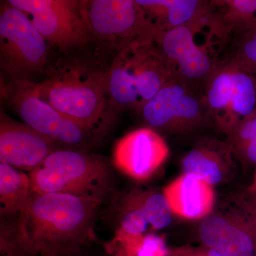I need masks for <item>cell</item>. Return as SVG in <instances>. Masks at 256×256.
I'll return each mask as SVG.
<instances>
[{
  "label": "cell",
  "mask_w": 256,
  "mask_h": 256,
  "mask_svg": "<svg viewBox=\"0 0 256 256\" xmlns=\"http://www.w3.org/2000/svg\"><path fill=\"white\" fill-rule=\"evenodd\" d=\"M198 236L204 246L224 256H256V220L212 214L202 220Z\"/></svg>",
  "instance_id": "cell-14"
},
{
  "label": "cell",
  "mask_w": 256,
  "mask_h": 256,
  "mask_svg": "<svg viewBox=\"0 0 256 256\" xmlns=\"http://www.w3.org/2000/svg\"><path fill=\"white\" fill-rule=\"evenodd\" d=\"M82 8L92 34L118 52L138 40H152L150 25L137 1H82Z\"/></svg>",
  "instance_id": "cell-11"
},
{
  "label": "cell",
  "mask_w": 256,
  "mask_h": 256,
  "mask_svg": "<svg viewBox=\"0 0 256 256\" xmlns=\"http://www.w3.org/2000/svg\"><path fill=\"white\" fill-rule=\"evenodd\" d=\"M212 13L226 40L234 32L242 34L256 28V0L210 1Z\"/></svg>",
  "instance_id": "cell-19"
},
{
  "label": "cell",
  "mask_w": 256,
  "mask_h": 256,
  "mask_svg": "<svg viewBox=\"0 0 256 256\" xmlns=\"http://www.w3.org/2000/svg\"><path fill=\"white\" fill-rule=\"evenodd\" d=\"M31 190L106 201L114 193L112 172L105 158L75 150H57L28 174Z\"/></svg>",
  "instance_id": "cell-3"
},
{
  "label": "cell",
  "mask_w": 256,
  "mask_h": 256,
  "mask_svg": "<svg viewBox=\"0 0 256 256\" xmlns=\"http://www.w3.org/2000/svg\"><path fill=\"white\" fill-rule=\"evenodd\" d=\"M118 210V227L116 232L144 235L150 228H166L172 220V212L164 194L133 191L121 200Z\"/></svg>",
  "instance_id": "cell-15"
},
{
  "label": "cell",
  "mask_w": 256,
  "mask_h": 256,
  "mask_svg": "<svg viewBox=\"0 0 256 256\" xmlns=\"http://www.w3.org/2000/svg\"><path fill=\"white\" fill-rule=\"evenodd\" d=\"M10 104L28 126L57 142L88 146L98 131L85 127L42 100L30 80L12 82Z\"/></svg>",
  "instance_id": "cell-10"
},
{
  "label": "cell",
  "mask_w": 256,
  "mask_h": 256,
  "mask_svg": "<svg viewBox=\"0 0 256 256\" xmlns=\"http://www.w3.org/2000/svg\"><path fill=\"white\" fill-rule=\"evenodd\" d=\"M173 215L188 220H203L215 205L214 186L201 180L183 174L163 190Z\"/></svg>",
  "instance_id": "cell-17"
},
{
  "label": "cell",
  "mask_w": 256,
  "mask_h": 256,
  "mask_svg": "<svg viewBox=\"0 0 256 256\" xmlns=\"http://www.w3.org/2000/svg\"><path fill=\"white\" fill-rule=\"evenodd\" d=\"M60 144L26 124H18L1 114L0 162L31 172Z\"/></svg>",
  "instance_id": "cell-13"
},
{
  "label": "cell",
  "mask_w": 256,
  "mask_h": 256,
  "mask_svg": "<svg viewBox=\"0 0 256 256\" xmlns=\"http://www.w3.org/2000/svg\"><path fill=\"white\" fill-rule=\"evenodd\" d=\"M169 256H224L210 248L185 245L170 250Z\"/></svg>",
  "instance_id": "cell-24"
},
{
  "label": "cell",
  "mask_w": 256,
  "mask_h": 256,
  "mask_svg": "<svg viewBox=\"0 0 256 256\" xmlns=\"http://www.w3.org/2000/svg\"><path fill=\"white\" fill-rule=\"evenodd\" d=\"M232 58L244 72L256 77V28L240 34Z\"/></svg>",
  "instance_id": "cell-22"
},
{
  "label": "cell",
  "mask_w": 256,
  "mask_h": 256,
  "mask_svg": "<svg viewBox=\"0 0 256 256\" xmlns=\"http://www.w3.org/2000/svg\"><path fill=\"white\" fill-rule=\"evenodd\" d=\"M234 156L248 163H256V112L244 120L227 142Z\"/></svg>",
  "instance_id": "cell-21"
},
{
  "label": "cell",
  "mask_w": 256,
  "mask_h": 256,
  "mask_svg": "<svg viewBox=\"0 0 256 256\" xmlns=\"http://www.w3.org/2000/svg\"><path fill=\"white\" fill-rule=\"evenodd\" d=\"M164 240L154 234H144L136 256H169Z\"/></svg>",
  "instance_id": "cell-23"
},
{
  "label": "cell",
  "mask_w": 256,
  "mask_h": 256,
  "mask_svg": "<svg viewBox=\"0 0 256 256\" xmlns=\"http://www.w3.org/2000/svg\"><path fill=\"white\" fill-rule=\"evenodd\" d=\"M8 2L26 14L46 42L60 50L84 46L92 34L82 1L10 0Z\"/></svg>",
  "instance_id": "cell-8"
},
{
  "label": "cell",
  "mask_w": 256,
  "mask_h": 256,
  "mask_svg": "<svg viewBox=\"0 0 256 256\" xmlns=\"http://www.w3.org/2000/svg\"><path fill=\"white\" fill-rule=\"evenodd\" d=\"M30 176L20 170L0 163V208L3 216L20 215L31 194Z\"/></svg>",
  "instance_id": "cell-20"
},
{
  "label": "cell",
  "mask_w": 256,
  "mask_h": 256,
  "mask_svg": "<svg viewBox=\"0 0 256 256\" xmlns=\"http://www.w3.org/2000/svg\"><path fill=\"white\" fill-rule=\"evenodd\" d=\"M173 78L152 40H140L119 50L108 72L110 107L141 112Z\"/></svg>",
  "instance_id": "cell-4"
},
{
  "label": "cell",
  "mask_w": 256,
  "mask_h": 256,
  "mask_svg": "<svg viewBox=\"0 0 256 256\" xmlns=\"http://www.w3.org/2000/svg\"><path fill=\"white\" fill-rule=\"evenodd\" d=\"M204 15L188 24L158 34L152 38L173 77L194 88L206 82L218 62L212 54V43L215 42L201 44L197 42L203 28Z\"/></svg>",
  "instance_id": "cell-7"
},
{
  "label": "cell",
  "mask_w": 256,
  "mask_h": 256,
  "mask_svg": "<svg viewBox=\"0 0 256 256\" xmlns=\"http://www.w3.org/2000/svg\"><path fill=\"white\" fill-rule=\"evenodd\" d=\"M140 112L151 128L173 133L191 132L210 120L203 95L174 77Z\"/></svg>",
  "instance_id": "cell-9"
},
{
  "label": "cell",
  "mask_w": 256,
  "mask_h": 256,
  "mask_svg": "<svg viewBox=\"0 0 256 256\" xmlns=\"http://www.w3.org/2000/svg\"><path fill=\"white\" fill-rule=\"evenodd\" d=\"M170 148L164 138L150 128L128 132L114 146V164L121 172L136 180H149L168 159Z\"/></svg>",
  "instance_id": "cell-12"
},
{
  "label": "cell",
  "mask_w": 256,
  "mask_h": 256,
  "mask_svg": "<svg viewBox=\"0 0 256 256\" xmlns=\"http://www.w3.org/2000/svg\"><path fill=\"white\" fill-rule=\"evenodd\" d=\"M142 6L153 37L188 24L206 14L210 2L200 0H137Z\"/></svg>",
  "instance_id": "cell-18"
},
{
  "label": "cell",
  "mask_w": 256,
  "mask_h": 256,
  "mask_svg": "<svg viewBox=\"0 0 256 256\" xmlns=\"http://www.w3.org/2000/svg\"><path fill=\"white\" fill-rule=\"evenodd\" d=\"M233 152L228 142L204 140L185 156L183 174L201 180L212 186L232 178L234 170Z\"/></svg>",
  "instance_id": "cell-16"
},
{
  "label": "cell",
  "mask_w": 256,
  "mask_h": 256,
  "mask_svg": "<svg viewBox=\"0 0 256 256\" xmlns=\"http://www.w3.org/2000/svg\"><path fill=\"white\" fill-rule=\"evenodd\" d=\"M254 190H255V191L256 192V178H255V183H254Z\"/></svg>",
  "instance_id": "cell-25"
},
{
  "label": "cell",
  "mask_w": 256,
  "mask_h": 256,
  "mask_svg": "<svg viewBox=\"0 0 256 256\" xmlns=\"http://www.w3.org/2000/svg\"><path fill=\"white\" fill-rule=\"evenodd\" d=\"M102 202L57 193L31 192L16 218L24 256H77L95 239L94 224Z\"/></svg>",
  "instance_id": "cell-1"
},
{
  "label": "cell",
  "mask_w": 256,
  "mask_h": 256,
  "mask_svg": "<svg viewBox=\"0 0 256 256\" xmlns=\"http://www.w3.org/2000/svg\"><path fill=\"white\" fill-rule=\"evenodd\" d=\"M46 41L21 10L6 3L0 14V64L12 82L28 77L46 66Z\"/></svg>",
  "instance_id": "cell-6"
},
{
  "label": "cell",
  "mask_w": 256,
  "mask_h": 256,
  "mask_svg": "<svg viewBox=\"0 0 256 256\" xmlns=\"http://www.w3.org/2000/svg\"><path fill=\"white\" fill-rule=\"evenodd\" d=\"M36 95L85 127L100 132L110 107L108 72L80 62L57 65L40 84Z\"/></svg>",
  "instance_id": "cell-2"
},
{
  "label": "cell",
  "mask_w": 256,
  "mask_h": 256,
  "mask_svg": "<svg viewBox=\"0 0 256 256\" xmlns=\"http://www.w3.org/2000/svg\"><path fill=\"white\" fill-rule=\"evenodd\" d=\"M210 118L227 136L256 112V80L230 58L217 62L204 84Z\"/></svg>",
  "instance_id": "cell-5"
}]
</instances>
